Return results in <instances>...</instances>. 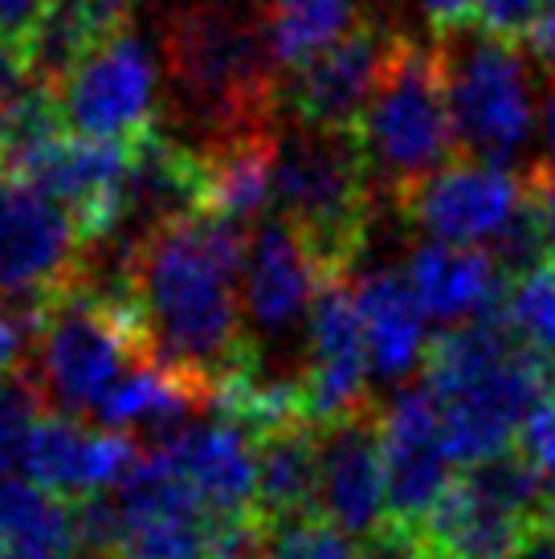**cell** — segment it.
I'll return each mask as SVG.
<instances>
[{
	"mask_svg": "<svg viewBox=\"0 0 555 559\" xmlns=\"http://www.w3.org/2000/svg\"><path fill=\"white\" fill-rule=\"evenodd\" d=\"M246 234L209 213H188L123 253L143 356L213 392V401L262 372L241 314Z\"/></svg>",
	"mask_w": 555,
	"mask_h": 559,
	"instance_id": "obj_1",
	"label": "cell"
},
{
	"mask_svg": "<svg viewBox=\"0 0 555 559\" xmlns=\"http://www.w3.org/2000/svg\"><path fill=\"white\" fill-rule=\"evenodd\" d=\"M176 140L209 152L274 131L278 74L258 0H180L155 37Z\"/></svg>",
	"mask_w": 555,
	"mask_h": 559,
	"instance_id": "obj_2",
	"label": "cell"
},
{
	"mask_svg": "<svg viewBox=\"0 0 555 559\" xmlns=\"http://www.w3.org/2000/svg\"><path fill=\"white\" fill-rule=\"evenodd\" d=\"M425 389L441 408V425L458 466L515 450L531 413L555 396V368L535 359L491 314L446 331L425 359Z\"/></svg>",
	"mask_w": 555,
	"mask_h": 559,
	"instance_id": "obj_3",
	"label": "cell"
},
{
	"mask_svg": "<svg viewBox=\"0 0 555 559\" xmlns=\"http://www.w3.org/2000/svg\"><path fill=\"white\" fill-rule=\"evenodd\" d=\"M352 135L371 188L388 192L392 201L462 156L437 46H425L404 29L397 33L385 74Z\"/></svg>",
	"mask_w": 555,
	"mask_h": 559,
	"instance_id": "obj_4",
	"label": "cell"
},
{
	"mask_svg": "<svg viewBox=\"0 0 555 559\" xmlns=\"http://www.w3.org/2000/svg\"><path fill=\"white\" fill-rule=\"evenodd\" d=\"M376 188L352 131L278 123L274 217L294 225L327 278H347L371 229Z\"/></svg>",
	"mask_w": 555,
	"mask_h": 559,
	"instance_id": "obj_5",
	"label": "cell"
},
{
	"mask_svg": "<svg viewBox=\"0 0 555 559\" xmlns=\"http://www.w3.org/2000/svg\"><path fill=\"white\" fill-rule=\"evenodd\" d=\"M33 384L58 417H98V408L143 359L127 278L86 286L78 278L37 326Z\"/></svg>",
	"mask_w": 555,
	"mask_h": 559,
	"instance_id": "obj_6",
	"label": "cell"
},
{
	"mask_svg": "<svg viewBox=\"0 0 555 559\" xmlns=\"http://www.w3.org/2000/svg\"><path fill=\"white\" fill-rule=\"evenodd\" d=\"M433 46H437L462 156L486 159V164L519 159L540 127L527 53H519L515 41L491 37L479 25L446 33Z\"/></svg>",
	"mask_w": 555,
	"mask_h": 559,
	"instance_id": "obj_7",
	"label": "cell"
},
{
	"mask_svg": "<svg viewBox=\"0 0 555 559\" xmlns=\"http://www.w3.org/2000/svg\"><path fill=\"white\" fill-rule=\"evenodd\" d=\"M86 234L62 201L0 176V307L29 326L86 274Z\"/></svg>",
	"mask_w": 555,
	"mask_h": 559,
	"instance_id": "obj_8",
	"label": "cell"
},
{
	"mask_svg": "<svg viewBox=\"0 0 555 559\" xmlns=\"http://www.w3.org/2000/svg\"><path fill=\"white\" fill-rule=\"evenodd\" d=\"M58 110L70 135L98 143H139L152 135L164 107V70L131 25L91 49L58 86Z\"/></svg>",
	"mask_w": 555,
	"mask_h": 559,
	"instance_id": "obj_9",
	"label": "cell"
},
{
	"mask_svg": "<svg viewBox=\"0 0 555 559\" xmlns=\"http://www.w3.org/2000/svg\"><path fill=\"white\" fill-rule=\"evenodd\" d=\"M110 502L119 514V559H225L246 531L225 527L155 450L110 490Z\"/></svg>",
	"mask_w": 555,
	"mask_h": 559,
	"instance_id": "obj_10",
	"label": "cell"
},
{
	"mask_svg": "<svg viewBox=\"0 0 555 559\" xmlns=\"http://www.w3.org/2000/svg\"><path fill=\"white\" fill-rule=\"evenodd\" d=\"M327 282V270L294 225L270 213L249 229L241 249V314L253 356L258 343L286 347L294 335L307 340L310 307Z\"/></svg>",
	"mask_w": 555,
	"mask_h": 559,
	"instance_id": "obj_11",
	"label": "cell"
},
{
	"mask_svg": "<svg viewBox=\"0 0 555 559\" xmlns=\"http://www.w3.org/2000/svg\"><path fill=\"white\" fill-rule=\"evenodd\" d=\"M527 201H531L527 171L519 176L507 164L458 156L425 185L404 192L397 209L429 241L491 249L510 229V221L523 213Z\"/></svg>",
	"mask_w": 555,
	"mask_h": 559,
	"instance_id": "obj_12",
	"label": "cell"
},
{
	"mask_svg": "<svg viewBox=\"0 0 555 559\" xmlns=\"http://www.w3.org/2000/svg\"><path fill=\"white\" fill-rule=\"evenodd\" d=\"M397 25L368 16L340 46L298 66L278 82V119L315 131H355L371 103V91L385 74V62L397 41Z\"/></svg>",
	"mask_w": 555,
	"mask_h": 559,
	"instance_id": "obj_13",
	"label": "cell"
},
{
	"mask_svg": "<svg viewBox=\"0 0 555 559\" xmlns=\"http://www.w3.org/2000/svg\"><path fill=\"white\" fill-rule=\"evenodd\" d=\"M380 450L388 478V523L421 531L433 507L458 481V457L441 425V408L425 384L401 389L380 413Z\"/></svg>",
	"mask_w": 555,
	"mask_h": 559,
	"instance_id": "obj_14",
	"label": "cell"
},
{
	"mask_svg": "<svg viewBox=\"0 0 555 559\" xmlns=\"http://www.w3.org/2000/svg\"><path fill=\"white\" fill-rule=\"evenodd\" d=\"M368 380L371 364L355 290L347 286V278H331L310 307L307 340H303L298 392H303L307 420L327 425L368 408Z\"/></svg>",
	"mask_w": 555,
	"mask_h": 559,
	"instance_id": "obj_15",
	"label": "cell"
},
{
	"mask_svg": "<svg viewBox=\"0 0 555 559\" xmlns=\"http://www.w3.org/2000/svg\"><path fill=\"white\" fill-rule=\"evenodd\" d=\"M155 453L225 527L258 523V433L241 417L221 408V417L192 420L160 441Z\"/></svg>",
	"mask_w": 555,
	"mask_h": 559,
	"instance_id": "obj_16",
	"label": "cell"
},
{
	"mask_svg": "<svg viewBox=\"0 0 555 559\" xmlns=\"http://www.w3.org/2000/svg\"><path fill=\"white\" fill-rule=\"evenodd\" d=\"M315 507L368 544L388 527V478L380 450V413L359 408L319 425V498Z\"/></svg>",
	"mask_w": 555,
	"mask_h": 559,
	"instance_id": "obj_17",
	"label": "cell"
},
{
	"mask_svg": "<svg viewBox=\"0 0 555 559\" xmlns=\"http://www.w3.org/2000/svg\"><path fill=\"white\" fill-rule=\"evenodd\" d=\"M139 457L143 450L131 433H119L107 425L94 429L78 417L46 413L29 437L25 478L66 502H86V498L110 495L139 466Z\"/></svg>",
	"mask_w": 555,
	"mask_h": 559,
	"instance_id": "obj_18",
	"label": "cell"
},
{
	"mask_svg": "<svg viewBox=\"0 0 555 559\" xmlns=\"http://www.w3.org/2000/svg\"><path fill=\"white\" fill-rule=\"evenodd\" d=\"M131 147L127 143H98L78 140V135H58L46 152H37L33 164L16 180H29L54 201H62L91 246L119 237L123 225V185Z\"/></svg>",
	"mask_w": 555,
	"mask_h": 559,
	"instance_id": "obj_19",
	"label": "cell"
},
{
	"mask_svg": "<svg viewBox=\"0 0 555 559\" xmlns=\"http://www.w3.org/2000/svg\"><path fill=\"white\" fill-rule=\"evenodd\" d=\"M404 278L429 314V323H441L446 331L498 314L507 295L503 265L494 262L491 249L479 246L421 241L404 262Z\"/></svg>",
	"mask_w": 555,
	"mask_h": 559,
	"instance_id": "obj_20",
	"label": "cell"
},
{
	"mask_svg": "<svg viewBox=\"0 0 555 559\" xmlns=\"http://www.w3.org/2000/svg\"><path fill=\"white\" fill-rule=\"evenodd\" d=\"M352 290L359 323H364L371 376L397 384L409 372H416V364H425L433 347L429 314L416 302L404 270H368Z\"/></svg>",
	"mask_w": 555,
	"mask_h": 559,
	"instance_id": "obj_21",
	"label": "cell"
},
{
	"mask_svg": "<svg viewBox=\"0 0 555 559\" xmlns=\"http://www.w3.org/2000/svg\"><path fill=\"white\" fill-rule=\"evenodd\" d=\"M535 527H540L535 519H523L503 502L479 495L458 474L449 495L433 507L416 535L429 551H441L449 559H510Z\"/></svg>",
	"mask_w": 555,
	"mask_h": 559,
	"instance_id": "obj_22",
	"label": "cell"
},
{
	"mask_svg": "<svg viewBox=\"0 0 555 559\" xmlns=\"http://www.w3.org/2000/svg\"><path fill=\"white\" fill-rule=\"evenodd\" d=\"M274 152L278 127L201 152V213H209L216 221H229L237 229H253L258 221L270 217L274 213Z\"/></svg>",
	"mask_w": 555,
	"mask_h": 559,
	"instance_id": "obj_23",
	"label": "cell"
},
{
	"mask_svg": "<svg viewBox=\"0 0 555 559\" xmlns=\"http://www.w3.org/2000/svg\"><path fill=\"white\" fill-rule=\"evenodd\" d=\"M204 404H216L213 392H204L201 384L143 356L119 380V389L103 401L98 425L119 429V433H160V441H168L172 433L192 425V413Z\"/></svg>",
	"mask_w": 555,
	"mask_h": 559,
	"instance_id": "obj_24",
	"label": "cell"
},
{
	"mask_svg": "<svg viewBox=\"0 0 555 559\" xmlns=\"http://www.w3.org/2000/svg\"><path fill=\"white\" fill-rule=\"evenodd\" d=\"M74 502L42 490L33 478H0V559H74Z\"/></svg>",
	"mask_w": 555,
	"mask_h": 559,
	"instance_id": "obj_25",
	"label": "cell"
},
{
	"mask_svg": "<svg viewBox=\"0 0 555 559\" xmlns=\"http://www.w3.org/2000/svg\"><path fill=\"white\" fill-rule=\"evenodd\" d=\"M319 425L282 420L258 433V519L319 511Z\"/></svg>",
	"mask_w": 555,
	"mask_h": 559,
	"instance_id": "obj_26",
	"label": "cell"
},
{
	"mask_svg": "<svg viewBox=\"0 0 555 559\" xmlns=\"http://www.w3.org/2000/svg\"><path fill=\"white\" fill-rule=\"evenodd\" d=\"M135 0H54L42 29L29 41V66L33 79L58 86L91 49L110 41L115 33H123L131 21Z\"/></svg>",
	"mask_w": 555,
	"mask_h": 559,
	"instance_id": "obj_27",
	"label": "cell"
},
{
	"mask_svg": "<svg viewBox=\"0 0 555 559\" xmlns=\"http://www.w3.org/2000/svg\"><path fill=\"white\" fill-rule=\"evenodd\" d=\"M278 74H291L359 29L368 0H258Z\"/></svg>",
	"mask_w": 555,
	"mask_h": 559,
	"instance_id": "obj_28",
	"label": "cell"
},
{
	"mask_svg": "<svg viewBox=\"0 0 555 559\" xmlns=\"http://www.w3.org/2000/svg\"><path fill=\"white\" fill-rule=\"evenodd\" d=\"M253 559H359V547L323 511L258 519Z\"/></svg>",
	"mask_w": 555,
	"mask_h": 559,
	"instance_id": "obj_29",
	"label": "cell"
},
{
	"mask_svg": "<svg viewBox=\"0 0 555 559\" xmlns=\"http://www.w3.org/2000/svg\"><path fill=\"white\" fill-rule=\"evenodd\" d=\"M498 319L531 356L555 368V262L510 278Z\"/></svg>",
	"mask_w": 555,
	"mask_h": 559,
	"instance_id": "obj_30",
	"label": "cell"
},
{
	"mask_svg": "<svg viewBox=\"0 0 555 559\" xmlns=\"http://www.w3.org/2000/svg\"><path fill=\"white\" fill-rule=\"evenodd\" d=\"M42 417H46V401L33 384V376L21 368L0 376V478L25 474L29 437Z\"/></svg>",
	"mask_w": 555,
	"mask_h": 559,
	"instance_id": "obj_31",
	"label": "cell"
},
{
	"mask_svg": "<svg viewBox=\"0 0 555 559\" xmlns=\"http://www.w3.org/2000/svg\"><path fill=\"white\" fill-rule=\"evenodd\" d=\"M543 4L547 0H479V29L519 46V37L531 33L535 16L543 13Z\"/></svg>",
	"mask_w": 555,
	"mask_h": 559,
	"instance_id": "obj_32",
	"label": "cell"
},
{
	"mask_svg": "<svg viewBox=\"0 0 555 559\" xmlns=\"http://www.w3.org/2000/svg\"><path fill=\"white\" fill-rule=\"evenodd\" d=\"M515 450L523 453L543 478L552 474L555 469V396H547V401L531 413V420H527L519 441H515Z\"/></svg>",
	"mask_w": 555,
	"mask_h": 559,
	"instance_id": "obj_33",
	"label": "cell"
},
{
	"mask_svg": "<svg viewBox=\"0 0 555 559\" xmlns=\"http://www.w3.org/2000/svg\"><path fill=\"white\" fill-rule=\"evenodd\" d=\"M54 0H0V41L29 49L33 33L42 29Z\"/></svg>",
	"mask_w": 555,
	"mask_h": 559,
	"instance_id": "obj_34",
	"label": "cell"
},
{
	"mask_svg": "<svg viewBox=\"0 0 555 559\" xmlns=\"http://www.w3.org/2000/svg\"><path fill=\"white\" fill-rule=\"evenodd\" d=\"M413 9L433 29V37L479 25V0H413Z\"/></svg>",
	"mask_w": 555,
	"mask_h": 559,
	"instance_id": "obj_35",
	"label": "cell"
},
{
	"mask_svg": "<svg viewBox=\"0 0 555 559\" xmlns=\"http://www.w3.org/2000/svg\"><path fill=\"white\" fill-rule=\"evenodd\" d=\"M527 180H531V197L540 204L543 234H547V258L555 262V168L540 159V164L527 168Z\"/></svg>",
	"mask_w": 555,
	"mask_h": 559,
	"instance_id": "obj_36",
	"label": "cell"
},
{
	"mask_svg": "<svg viewBox=\"0 0 555 559\" xmlns=\"http://www.w3.org/2000/svg\"><path fill=\"white\" fill-rule=\"evenodd\" d=\"M523 41H527V58H535L555 79V0L543 4V13L535 16V25H531V33H527Z\"/></svg>",
	"mask_w": 555,
	"mask_h": 559,
	"instance_id": "obj_37",
	"label": "cell"
},
{
	"mask_svg": "<svg viewBox=\"0 0 555 559\" xmlns=\"http://www.w3.org/2000/svg\"><path fill=\"white\" fill-rule=\"evenodd\" d=\"M21 347H25V323L0 307V376L16 372Z\"/></svg>",
	"mask_w": 555,
	"mask_h": 559,
	"instance_id": "obj_38",
	"label": "cell"
},
{
	"mask_svg": "<svg viewBox=\"0 0 555 559\" xmlns=\"http://www.w3.org/2000/svg\"><path fill=\"white\" fill-rule=\"evenodd\" d=\"M540 135H543V164L555 168V79H547V91H543L540 103Z\"/></svg>",
	"mask_w": 555,
	"mask_h": 559,
	"instance_id": "obj_39",
	"label": "cell"
},
{
	"mask_svg": "<svg viewBox=\"0 0 555 559\" xmlns=\"http://www.w3.org/2000/svg\"><path fill=\"white\" fill-rule=\"evenodd\" d=\"M510 559H555V535L540 523V527L519 544V551H515Z\"/></svg>",
	"mask_w": 555,
	"mask_h": 559,
	"instance_id": "obj_40",
	"label": "cell"
},
{
	"mask_svg": "<svg viewBox=\"0 0 555 559\" xmlns=\"http://www.w3.org/2000/svg\"><path fill=\"white\" fill-rule=\"evenodd\" d=\"M540 523L555 535V469L543 478V502H540Z\"/></svg>",
	"mask_w": 555,
	"mask_h": 559,
	"instance_id": "obj_41",
	"label": "cell"
},
{
	"mask_svg": "<svg viewBox=\"0 0 555 559\" xmlns=\"http://www.w3.org/2000/svg\"><path fill=\"white\" fill-rule=\"evenodd\" d=\"M253 527H258V523H253ZM253 527H246L237 539H233L229 556H225V559H253Z\"/></svg>",
	"mask_w": 555,
	"mask_h": 559,
	"instance_id": "obj_42",
	"label": "cell"
},
{
	"mask_svg": "<svg viewBox=\"0 0 555 559\" xmlns=\"http://www.w3.org/2000/svg\"><path fill=\"white\" fill-rule=\"evenodd\" d=\"M421 559H449V556H441V551H429V547H425V556Z\"/></svg>",
	"mask_w": 555,
	"mask_h": 559,
	"instance_id": "obj_43",
	"label": "cell"
},
{
	"mask_svg": "<svg viewBox=\"0 0 555 559\" xmlns=\"http://www.w3.org/2000/svg\"><path fill=\"white\" fill-rule=\"evenodd\" d=\"M74 559H94V556H74Z\"/></svg>",
	"mask_w": 555,
	"mask_h": 559,
	"instance_id": "obj_44",
	"label": "cell"
}]
</instances>
